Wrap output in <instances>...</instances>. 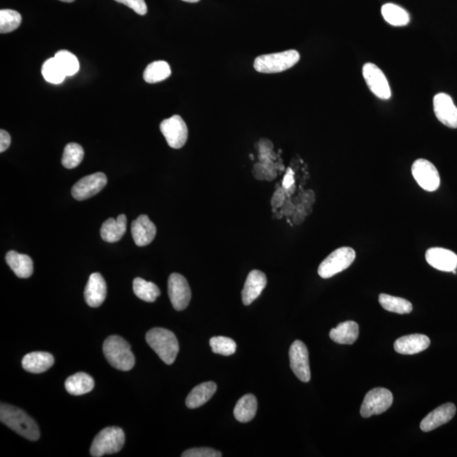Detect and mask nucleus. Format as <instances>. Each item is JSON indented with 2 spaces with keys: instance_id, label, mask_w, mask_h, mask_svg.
I'll return each instance as SVG.
<instances>
[{
  "instance_id": "obj_43",
  "label": "nucleus",
  "mask_w": 457,
  "mask_h": 457,
  "mask_svg": "<svg viewBox=\"0 0 457 457\" xmlns=\"http://www.w3.org/2000/svg\"><path fill=\"white\" fill-rule=\"evenodd\" d=\"M282 211L284 215L290 216L293 214L294 206L290 202H284Z\"/></svg>"
},
{
  "instance_id": "obj_32",
  "label": "nucleus",
  "mask_w": 457,
  "mask_h": 457,
  "mask_svg": "<svg viewBox=\"0 0 457 457\" xmlns=\"http://www.w3.org/2000/svg\"><path fill=\"white\" fill-rule=\"evenodd\" d=\"M83 158L84 150L81 145L75 143L67 144L63 154V166L66 169H74L82 163Z\"/></svg>"
},
{
  "instance_id": "obj_40",
  "label": "nucleus",
  "mask_w": 457,
  "mask_h": 457,
  "mask_svg": "<svg viewBox=\"0 0 457 457\" xmlns=\"http://www.w3.org/2000/svg\"><path fill=\"white\" fill-rule=\"evenodd\" d=\"M11 143L10 136L6 131H0V152H3L9 148Z\"/></svg>"
},
{
  "instance_id": "obj_5",
  "label": "nucleus",
  "mask_w": 457,
  "mask_h": 457,
  "mask_svg": "<svg viewBox=\"0 0 457 457\" xmlns=\"http://www.w3.org/2000/svg\"><path fill=\"white\" fill-rule=\"evenodd\" d=\"M125 433L118 427L104 428L95 437L90 449V454L94 457L115 454L125 444Z\"/></svg>"
},
{
  "instance_id": "obj_19",
  "label": "nucleus",
  "mask_w": 457,
  "mask_h": 457,
  "mask_svg": "<svg viewBox=\"0 0 457 457\" xmlns=\"http://www.w3.org/2000/svg\"><path fill=\"white\" fill-rule=\"evenodd\" d=\"M267 286V277L262 271L252 270L247 275L245 284L242 292V303L249 306L261 295L263 289Z\"/></svg>"
},
{
  "instance_id": "obj_16",
  "label": "nucleus",
  "mask_w": 457,
  "mask_h": 457,
  "mask_svg": "<svg viewBox=\"0 0 457 457\" xmlns=\"http://www.w3.org/2000/svg\"><path fill=\"white\" fill-rule=\"evenodd\" d=\"M107 296V286L106 280L99 273H94L88 280L84 296L88 306L99 307L101 306Z\"/></svg>"
},
{
  "instance_id": "obj_13",
  "label": "nucleus",
  "mask_w": 457,
  "mask_h": 457,
  "mask_svg": "<svg viewBox=\"0 0 457 457\" xmlns=\"http://www.w3.org/2000/svg\"><path fill=\"white\" fill-rule=\"evenodd\" d=\"M106 175L102 172L85 176L78 180L71 189V194L78 201L97 195L107 185Z\"/></svg>"
},
{
  "instance_id": "obj_27",
  "label": "nucleus",
  "mask_w": 457,
  "mask_h": 457,
  "mask_svg": "<svg viewBox=\"0 0 457 457\" xmlns=\"http://www.w3.org/2000/svg\"><path fill=\"white\" fill-rule=\"evenodd\" d=\"M256 410H258V402L255 396L248 394L242 396L236 403L234 416L239 422L247 423L254 419Z\"/></svg>"
},
{
  "instance_id": "obj_26",
  "label": "nucleus",
  "mask_w": 457,
  "mask_h": 457,
  "mask_svg": "<svg viewBox=\"0 0 457 457\" xmlns=\"http://www.w3.org/2000/svg\"><path fill=\"white\" fill-rule=\"evenodd\" d=\"M94 380L86 372H76L66 381V391L72 396H82L87 394L94 390Z\"/></svg>"
},
{
  "instance_id": "obj_21",
  "label": "nucleus",
  "mask_w": 457,
  "mask_h": 457,
  "mask_svg": "<svg viewBox=\"0 0 457 457\" xmlns=\"http://www.w3.org/2000/svg\"><path fill=\"white\" fill-rule=\"evenodd\" d=\"M22 363L26 371L33 374H42L53 366L55 358L49 352L34 351L24 356Z\"/></svg>"
},
{
  "instance_id": "obj_41",
  "label": "nucleus",
  "mask_w": 457,
  "mask_h": 457,
  "mask_svg": "<svg viewBox=\"0 0 457 457\" xmlns=\"http://www.w3.org/2000/svg\"><path fill=\"white\" fill-rule=\"evenodd\" d=\"M252 174H254V177L259 180H266V171L264 168L263 164L259 163L255 164L254 171H252Z\"/></svg>"
},
{
  "instance_id": "obj_6",
  "label": "nucleus",
  "mask_w": 457,
  "mask_h": 457,
  "mask_svg": "<svg viewBox=\"0 0 457 457\" xmlns=\"http://www.w3.org/2000/svg\"><path fill=\"white\" fill-rule=\"evenodd\" d=\"M356 259V252L349 247H340L331 252L324 261L320 263L318 273L320 277L328 279L339 273L346 270Z\"/></svg>"
},
{
  "instance_id": "obj_28",
  "label": "nucleus",
  "mask_w": 457,
  "mask_h": 457,
  "mask_svg": "<svg viewBox=\"0 0 457 457\" xmlns=\"http://www.w3.org/2000/svg\"><path fill=\"white\" fill-rule=\"evenodd\" d=\"M381 13L386 21L394 27L407 26L410 22V15L403 8L388 3L381 8Z\"/></svg>"
},
{
  "instance_id": "obj_9",
  "label": "nucleus",
  "mask_w": 457,
  "mask_h": 457,
  "mask_svg": "<svg viewBox=\"0 0 457 457\" xmlns=\"http://www.w3.org/2000/svg\"><path fill=\"white\" fill-rule=\"evenodd\" d=\"M160 131L169 146L175 150L182 148L187 141L188 128L180 115H173L163 120L160 124Z\"/></svg>"
},
{
  "instance_id": "obj_25",
  "label": "nucleus",
  "mask_w": 457,
  "mask_h": 457,
  "mask_svg": "<svg viewBox=\"0 0 457 457\" xmlns=\"http://www.w3.org/2000/svg\"><path fill=\"white\" fill-rule=\"evenodd\" d=\"M358 336L359 326L354 321L340 324L330 332V338L333 342L342 344H352L358 340Z\"/></svg>"
},
{
  "instance_id": "obj_35",
  "label": "nucleus",
  "mask_w": 457,
  "mask_h": 457,
  "mask_svg": "<svg viewBox=\"0 0 457 457\" xmlns=\"http://www.w3.org/2000/svg\"><path fill=\"white\" fill-rule=\"evenodd\" d=\"M55 59L57 62L64 73L66 76L73 75L80 69V65L78 58L75 55L67 50H60L55 55Z\"/></svg>"
},
{
  "instance_id": "obj_20",
  "label": "nucleus",
  "mask_w": 457,
  "mask_h": 457,
  "mask_svg": "<svg viewBox=\"0 0 457 457\" xmlns=\"http://www.w3.org/2000/svg\"><path fill=\"white\" fill-rule=\"evenodd\" d=\"M430 346V340L427 335L414 334L402 336L396 340L395 351L402 355L420 354Z\"/></svg>"
},
{
  "instance_id": "obj_23",
  "label": "nucleus",
  "mask_w": 457,
  "mask_h": 457,
  "mask_svg": "<svg viewBox=\"0 0 457 457\" xmlns=\"http://www.w3.org/2000/svg\"><path fill=\"white\" fill-rule=\"evenodd\" d=\"M126 216L120 215L117 219H109L103 224L100 234L103 240L107 242H119L126 231Z\"/></svg>"
},
{
  "instance_id": "obj_8",
  "label": "nucleus",
  "mask_w": 457,
  "mask_h": 457,
  "mask_svg": "<svg viewBox=\"0 0 457 457\" xmlns=\"http://www.w3.org/2000/svg\"><path fill=\"white\" fill-rule=\"evenodd\" d=\"M412 174L416 183L427 191H435L440 186V176L438 170L427 159H419L412 164Z\"/></svg>"
},
{
  "instance_id": "obj_46",
  "label": "nucleus",
  "mask_w": 457,
  "mask_h": 457,
  "mask_svg": "<svg viewBox=\"0 0 457 457\" xmlns=\"http://www.w3.org/2000/svg\"><path fill=\"white\" fill-rule=\"evenodd\" d=\"M60 1L66 2V3H72L74 2L75 0H60Z\"/></svg>"
},
{
  "instance_id": "obj_3",
  "label": "nucleus",
  "mask_w": 457,
  "mask_h": 457,
  "mask_svg": "<svg viewBox=\"0 0 457 457\" xmlns=\"http://www.w3.org/2000/svg\"><path fill=\"white\" fill-rule=\"evenodd\" d=\"M103 354L112 367L120 371H130L134 368L135 356L130 344L118 335H112L104 340Z\"/></svg>"
},
{
  "instance_id": "obj_33",
  "label": "nucleus",
  "mask_w": 457,
  "mask_h": 457,
  "mask_svg": "<svg viewBox=\"0 0 457 457\" xmlns=\"http://www.w3.org/2000/svg\"><path fill=\"white\" fill-rule=\"evenodd\" d=\"M42 74L48 82L53 84L61 83L66 78L55 57L46 60L43 64Z\"/></svg>"
},
{
  "instance_id": "obj_24",
  "label": "nucleus",
  "mask_w": 457,
  "mask_h": 457,
  "mask_svg": "<svg viewBox=\"0 0 457 457\" xmlns=\"http://www.w3.org/2000/svg\"><path fill=\"white\" fill-rule=\"evenodd\" d=\"M217 391V386L215 382H205L196 386L190 392L186 400L188 408L195 409L202 407L207 403Z\"/></svg>"
},
{
  "instance_id": "obj_22",
  "label": "nucleus",
  "mask_w": 457,
  "mask_h": 457,
  "mask_svg": "<svg viewBox=\"0 0 457 457\" xmlns=\"http://www.w3.org/2000/svg\"><path fill=\"white\" fill-rule=\"evenodd\" d=\"M6 260L15 275L19 278H29L34 273V262L29 256L10 251L6 256Z\"/></svg>"
},
{
  "instance_id": "obj_17",
  "label": "nucleus",
  "mask_w": 457,
  "mask_h": 457,
  "mask_svg": "<svg viewBox=\"0 0 457 457\" xmlns=\"http://www.w3.org/2000/svg\"><path fill=\"white\" fill-rule=\"evenodd\" d=\"M156 232L155 224L145 215H140L132 222L131 234L136 246L145 247L154 240Z\"/></svg>"
},
{
  "instance_id": "obj_15",
  "label": "nucleus",
  "mask_w": 457,
  "mask_h": 457,
  "mask_svg": "<svg viewBox=\"0 0 457 457\" xmlns=\"http://www.w3.org/2000/svg\"><path fill=\"white\" fill-rule=\"evenodd\" d=\"M428 264L440 271L453 272L457 268V255L446 248L431 247L425 254Z\"/></svg>"
},
{
  "instance_id": "obj_42",
  "label": "nucleus",
  "mask_w": 457,
  "mask_h": 457,
  "mask_svg": "<svg viewBox=\"0 0 457 457\" xmlns=\"http://www.w3.org/2000/svg\"><path fill=\"white\" fill-rule=\"evenodd\" d=\"M294 186V173L291 169H288L283 180V188L284 190Z\"/></svg>"
},
{
  "instance_id": "obj_30",
  "label": "nucleus",
  "mask_w": 457,
  "mask_h": 457,
  "mask_svg": "<svg viewBox=\"0 0 457 457\" xmlns=\"http://www.w3.org/2000/svg\"><path fill=\"white\" fill-rule=\"evenodd\" d=\"M171 75L169 64L166 61H155L150 64L144 71V81L154 84L164 81Z\"/></svg>"
},
{
  "instance_id": "obj_1",
  "label": "nucleus",
  "mask_w": 457,
  "mask_h": 457,
  "mask_svg": "<svg viewBox=\"0 0 457 457\" xmlns=\"http://www.w3.org/2000/svg\"><path fill=\"white\" fill-rule=\"evenodd\" d=\"M0 420L10 430L28 440L36 441L39 439L40 431L38 424L22 409L1 403Z\"/></svg>"
},
{
  "instance_id": "obj_45",
  "label": "nucleus",
  "mask_w": 457,
  "mask_h": 457,
  "mask_svg": "<svg viewBox=\"0 0 457 457\" xmlns=\"http://www.w3.org/2000/svg\"><path fill=\"white\" fill-rule=\"evenodd\" d=\"M182 1H185L187 3H198L200 1V0H182Z\"/></svg>"
},
{
  "instance_id": "obj_34",
  "label": "nucleus",
  "mask_w": 457,
  "mask_h": 457,
  "mask_svg": "<svg viewBox=\"0 0 457 457\" xmlns=\"http://www.w3.org/2000/svg\"><path fill=\"white\" fill-rule=\"evenodd\" d=\"M22 23V15L13 10H0V33L8 34L17 29Z\"/></svg>"
},
{
  "instance_id": "obj_10",
  "label": "nucleus",
  "mask_w": 457,
  "mask_h": 457,
  "mask_svg": "<svg viewBox=\"0 0 457 457\" xmlns=\"http://www.w3.org/2000/svg\"><path fill=\"white\" fill-rule=\"evenodd\" d=\"M363 75L368 88L376 97L387 100L391 97L390 84L384 72L372 63H366L363 67Z\"/></svg>"
},
{
  "instance_id": "obj_39",
  "label": "nucleus",
  "mask_w": 457,
  "mask_h": 457,
  "mask_svg": "<svg viewBox=\"0 0 457 457\" xmlns=\"http://www.w3.org/2000/svg\"><path fill=\"white\" fill-rule=\"evenodd\" d=\"M284 199H286V191H284V188H279L272 196V208L277 210V208L282 207L284 203Z\"/></svg>"
},
{
  "instance_id": "obj_11",
  "label": "nucleus",
  "mask_w": 457,
  "mask_h": 457,
  "mask_svg": "<svg viewBox=\"0 0 457 457\" xmlns=\"http://www.w3.org/2000/svg\"><path fill=\"white\" fill-rule=\"evenodd\" d=\"M168 293L175 310H186L190 303L191 291L187 280L180 274L171 275L168 280Z\"/></svg>"
},
{
  "instance_id": "obj_14",
  "label": "nucleus",
  "mask_w": 457,
  "mask_h": 457,
  "mask_svg": "<svg viewBox=\"0 0 457 457\" xmlns=\"http://www.w3.org/2000/svg\"><path fill=\"white\" fill-rule=\"evenodd\" d=\"M434 111L436 118L443 125L456 129L457 128V107L450 95L440 93L434 98Z\"/></svg>"
},
{
  "instance_id": "obj_29",
  "label": "nucleus",
  "mask_w": 457,
  "mask_h": 457,
  "mask_svg": "<svg viewBox=\"0 0 457 457\" xmlns=\"http://www.w3.org/2000/svg\"><path fill=\"white\" fill-rule=\"evenodd\" d=\"M379 302L384 310L399 314H407L414 310L409 300L387 294H380Z\"/></svg>"
},
{
  "instance_id": "obj_31",
  "label": "nucleus",
  "mask_w": 457,
  "mask_h": 457,
  "mask_svg": "<svg viewBox=\"0 0 457 457\" xmlns=\"http://www.w3.org/2000/svg\"><path fill=\"white\" fill-rule=\"evenodd\" d=\"M134 293L139 299L147 303H154L160 296V290L154 283L136 278L133 282Z\"/></svg>"
},
{
  "instance_id": "obj_37",
  "label": "nucleus",
  "mask_w": 457,
  "mask_h": 457,
  "mask_svg": "<svg viewBox=\"0 0 457 457\" xmlns=\"http://www.w3.org/2000/svg\"><path fill=\"white\" fill-rule=\"evenodd\" d=\"M182 457H220L222 452L211 448H194L183 453Z\"/></svg>"
},
{
  "instance_id": "obj_7",
  "label": "nucleus",
  "mask_w": 457,
  "mask_h": 457,
  "mask_svg": "<svg viewBox=\"0 0 457 457\" xmlns=\"http://www.w3.org/2000/svg\"><path fill=\"white\" fill-rule=\"evenodd\" d=\"M393 403L392 393L386 388H375L365 396L360 414L368 419L386 412Z\"/></svg>"
},
{
  "instance_id": "obj_44",
  "label": "nucleus",
  "mask_w": 457,
  "mask_h": 457,
  "mask_svg": "<svg viewBox=\"0 0 457 457\" xmlns=\"http://www.w3.org/2000/svg\"><path fill=\"white\" fill-rule=\"evenodd\" d=\"M283 215H283L282 211H280V212H278V214H276L275 217L277 218V219H280V218L283 217Z\"/></svg>"
},
{
  "instance_id": "obj_2",
  "label": "nucleus",
  "mask_w": 457,
  "mask_h": 457,
  "mask_svg": "<svg viewBox=\"0 0 457 457\" xmlns=\"http://www.w3.org/2000/svg\"><path fill=\"white\" fill-rule=\"evenodd\" d=\"M146 340L164 363L171 365L175 363L180 347L173 332L163 328H152L147 333Z\"/></svg>"
},
{
  "instance_id": "obj_12",
  "label": "nucleus",
  "mask_w": 457,
  "mask_h": 457,
  "mask_svg": "<svg viewBox=\"0 0 457 457\" xmlns=\"http://www.w3.org/2000/svg\"><path fill=\"white\" fill-rule=\"evenodd\" d=\"M289 356H290L291 368L294 375L303 382H310L311 379L310 355L306 344L300 340H296L291 344Z\"/></svg>"
},
{
  "instance_id": "obj_4",
  "label": "nucleus",
  "mask_w": 457,
  "mask_h": 457,
  "mask_svg": "<svg viewBox=\"0 0 457 457\" xmlns=\"http://www.w3.org/2000/svg\"><path fill=\"white\" fill-rule=\"evenodd\" d=\"M299 60L300 54L294 50L264 55L256 58L254 69L260 73H279L293 67Z\"/></svg>"
},
{
  "instance_id": "obj_38",
  "label": "nucleus",
  "mask_w": 457,
  "mask_h": 457,
  "mask_svg": "<svg viewBox=\"0 0 457 457\" xmlns=\"http://www.w3.org/2000/svg\"><path fill=\"white\" fill-rule=\"evenodd\" d=\"M115 1L123 3L132 10H134L136 14L144 15L147 13V6L145 0H115Z\"/></svg>"
},
{
  "instance_id": "obj_36",
  "label": "nucleus",
  "mask_w": 457,
  "mask_h": 457,
  "mask_svg": "<svg viewBox=\"0 0 457 457\" xmlns=\"http://www.w3.org/2000/svg\"><path fill=\"white\" fill-rule=\"evenodd\" d=\"M210 344L212 352L223 356L233 355L236 351V343L235 340L224 338V336H215L210 340Z\"/></svg>"
},
{
  "instance_id": "obj_18",
  "label": "nucleus",
  "mask_w": 457,
  "mask_h": 457,
  "mask_svg": "<svg viewBox=\"0 0 457 457\" xmlns=\"http://www.w3.org/2000/svg\"><path fill=\"white\" fill-rule=\"evenodd\" d=\"M456 407L453 403H447L437 407L435 410L424 418L421 422L420 428L423 432H430L442 426L454 418Z\"/></svg>"
}]
</instances>
